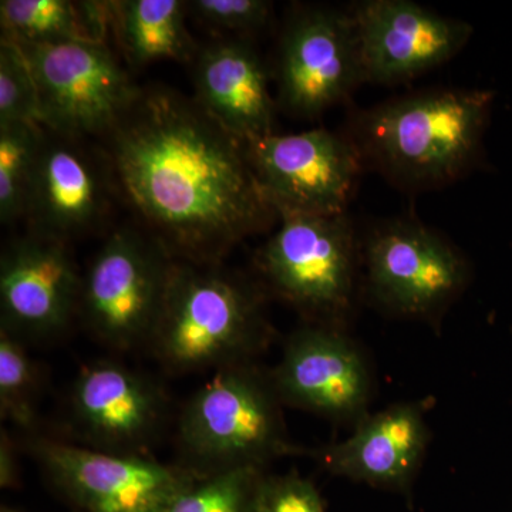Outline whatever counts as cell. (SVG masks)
I'll return each mask as SVG.
<instances>
[{"mask_svg": "<svg viewBox=\"0 0 512 512\" xmlns=\"http://www.w3.org/2000/svg\"><path fill=\"white\" fill-rule=\"evenodd\" d=\"M45 137V128L40 124H0V222L3 225L25 217L26 201Z\"/></svg>", "mask_w": 512, "mask_h": 512, "instance_id": "44dd1931", "label": "cell"}, {"mask_svg": "<svg viewBox=\"0 0 512 512\" xmlns=\"http://www.w3.org/2000/svg\"><path fill=\"white\" fill-rule=\"evenodd\" d=\"M254 512H326L315 484L298 471L285 476L265 474L256 494Z\"/></svg>", "mask_w": 512, "mask_h": 512, "instance_id": "d4e9b609", "label": "cell"}, {"mask_svg": "<svg viewBox=\"0 0 512 512\" xmlns=\"http://www.w3.org/2000/svg\"><path fill=\"white\" fill-rule=\"evenodd\" d=\"M363 79L352 13L309 9L289 22L278 60L279 100L301 117L319 116Z\"/></svg>", "mask_w": 512, "mask_h": 512, "instance_id": "8fae6325", "label": "cell"}, {"mask_svg": "<svg viewBox=\"0 0 512 512\" xmlns=\"http://www.w3.org/2000/svg\"><path fill=\"white\" fill-rule=\"evenodd\" d=\"M30 451L53 484L86 512H163L198 477L153 456H121L35 439Z\"/></svg>", "mask_w": 512, "mask_h": 512, "instance_id": "9c48e42d", "label": "cell"}, {"mask_svg": "<svg viewBox=\"0 0 512 512\" xmlns=\"http://www.w3.org/2000/svg\"><path fill=\"white\" fill-rule=\"evenodd\" d=\"M107 200V180L92 156L73 138L46 134L26 201L29 232L70 242L99 225Z\"/></svg>", "mask_w": 512, "mask_h": 512, "instance_id": "2e32d148", "label": "cell"}, {"mask_svg": "<svg viewBox=\"0 0 512 512\" xmlns=\"http://www.w3.org/2000/svg\"><path fill=\"white\" fill-rule=\"evenodd\" d=\"M42 372L26 342L0 329V416L25 431L35 430Z\"/></svg>", "mask_w": 512, "mask_h": 512, "instance_id": "7402d4cb", "label": "cell"}, {"mask_svg": "<svg viewBox=\"0 0 512 512\" xmlns=\"http://www.w3.org/2000/svg\"><path fill=\"white\" fill-rule=\"evenodd\" d=\"M493 99L487 90L448 89L386 101L357 119L353 143L393 183L440 187L474 165Z\"/></svg>", "mask_w": 512, "mask_h": 512, "instance_id": "3957f363", "label": "cell"}, {"mask_svg": "<svg viewBox=\"0 0 512 512\" xmlns=\"http://www.w3.org/2000/svg\"><path fill=\"white\" fill-rule=\"evenodd\" d=\"M19 484L18 446L8 431L2 429V433H0V487L3 490H10V488H18Z\"/></svg>", "mask_w": 512, "mask_h": 512, "instance_id": "4316f807", "label": "cell"}, {"mask_svg": "<svg viewBox=\"0 0 512 512\" xmlns=\"http://www.w3.org/2000/svg\"><path fill=\"white\" fill-rule=\"evenodd\" d=\"M370 295L404 318L439 315L468 281L464 256L439 232L412 220L384 222L363 251Z\"/></svg>", "mask_w": 512, "mask_h": 512, "instance_id": "ba28073f", "label": "cell"}, {"mask_svg": "<svg viewBox=\"0 0 512 512\" xmlns=\"http://www.w3.org/2000/svg\"><path fill=\"white\" fill-rule=\"evenodd\" d=\"M258 286L221 264L175 259L147 349L173 375L254 362L271 342Z\"/></svg>", "mask_w": 512, "mask_h": 512, "instance_id": "7a4b0ae2", "label": "cell"}, {"mask_svg": "<svg viewBox=\"0 0 512 512\" xmlns=\"http://www.w3.org/2000/svg\"><path fill=\"white\" fill-rule=\"evenodd\" d=\"M107 137L111 180L144 231L177 261L221 264L278 218L244 141L197 101L143 90Z\"/></svg>", "mask_w": 512, "mask_h": 512, "instance_id": "6da1fadb", "label": "cell"}, {"mask_svg": "<svg viewBox=\"0 0 512 512\" xmlns=\"http://www.w3.org/2000/svg\"><path fill=\"white\" fill-rule=\"evenodd\" d=\"M365 83L407 82L453 59L473 28L409 0H367L352 10Z\"/></svg>", "mask_w": 512, "mask_h": 512, "instance_id": "9a60e30c", "label": "cell"}, {"mask_svg": "<svg viewBox=\"0 0 512 512\" xmlns=\"http://www.w3.org/2000/svg\"><path fill=\"white\" fill-rule=\"evenodd\" d=\"M39 124L35 77L20 47L10 40L0 43V124Z\"/></svg>", "mask_w": 512, "mask_h": 512, "instance_id": "cb8c5ba5", "label": "cell"}, {"mask_svg": "<svg viewBox=\"0 0 512 512\" xmlns=\"http://www.w3.org/2000/svg\"><path fill=\"white\" fill-rule=\"evenodd\" d=\"M113 2L3 0L2 39L26 45L90 40L104 42L111 28Z\"/></svg>", "mask_w": 512, "mask_h": 512, "instance_id": "ffe728a7", "label": "cell"}, {"mask_svg": "<svg viewBox=\"0 0 512 512\" xmlns=\"http://www.w3.org/2000/svg\"><path fill=\"white\" fill-rule=\"evenodd\" d=\"M282 406L271 375L255 362L211 373L181 410L178 464L202 478L305 454L289 439Z\"/></svg>", "mask_w": 512, "mask_h": 512, "instance_id": "277c9868", "label": "cell"}, {"mask_svg": "<svg viewBox=\"0 0 512 512\" xmlns=\"http://www.w3.org/2000/svg\"><path fill=\"white\" fill-rule=\"evenodd\" d=\"M69 406L84 447L121 456H150L168 414L167 396L151 377L110 359L80 370Z\"/></svg>", "mask_w": 512, "mask_h": 512, "instance_id": "4fadbf2b", "label": "cell"}, {"mask_svg": "<svg viewBox=\"0 0 512 512\" xmlns=\"http://www.w3.org/2000/svg\"><path fill=\"white\" fill-rule=\"evenodd\" d=\"M0 512H23V511L15 510V508L2 507V510H0Z\"/></svg>", "mask_w": 512, "mask_h": 512, "instance_id": "83f0119b", "label": "cell"}, {"mask_svg": "<svg viewBox=\"0 0 512 512\" xmlns=\"http://www.w3.org/2000/svg\"><path fill=\"white\" fill-rule=\"evenodd\" d=\"M249 163L278 211L345 214L363 160L353 140L325 130L269 134L245 143Z\"/></svg>", "mask_w": 512, "mask_h": 512, "instance_id": "30bf717a", "label": "cell"}, {"mask_svg": "<svg viewBox=\"0 0 512 512\" xmlns=\"http://www.w3.org/2000/svg\"><path fill=\"white\" fill-rule=\"evenodd\" d=\"M265 474L259 468H239L197 478L163 512H254Z\"/></svg>", "mask_w": 512, "mask_h": 512, "instance_id": "603a6c76", "label": "cell"}, {"mask_svg": "<svg viewBox=\"0 0 512 512\" xmlns=\"http://www.w3.org/2000/svg\"><path fill=\"white\" fill-rule=\"evenodd\" d=\"M197 103L239 140L274 134L275 103L264 64L254 49L238 40H222L198 52L194 60Z\"/></svg>", "mask_w": 512, "mask_h": 512, "instance_id": "ac0fdd59", "label": "cell"}, {"mask_svg": "<svg viewBox=\"0 0 512 512\" xmlns=\"http://www.w3.org/2000/svg\"><path fill=\"white\" fill-rule=\"evenodd\" d=\"M278 218L281 225L256 255L259 272L309 323L340 328L352 308L359 256L348 214L278 211Z\"/></svg>", "mask_w": 512, "mask_h": 512, "instance_id": "5b68a950", "label": "cell"}, {"mask_svg": "<svg viewBox=\"0 0 512 512\" xmlns=\"http://www.w3.org/2000/svg\"><path fill=\"white\" fill-rule=\"evenodd\" d=\"M174 262L146 231H114L83 275L79 316L93 338L116 352L147 348Z\"/></svg>", "mask_w": 512, "mask_h": 512, "instance_id": "8992f818", "label": "cell"}, {"mask_svg": "<svg viewBox=\"0 0 512 512\" xmlns=\"http://www.w3.org/2000/svg\"><path fill=\"white\" fill-rule=\"evenodd\" d=\"M82 281L69 242L13 239L0 259V329L26 343L60 335L79 315Z\"/></svg>", "mask_w": 512, "mask_h": 512, "instance_id": "5bb4252c", "label": "cell"}, {"mask_svg": "<svg viewBox=\"0 0 512 512\" xmlns=\"http://www.w3.org/2000/svg\"><path fill=\"white\" fill-rule=\"evenodd\" d=\"M187 3L178 0L113 2L111 29L134 66L177 60L194 62L200 50L185 25Z\"/></svg>", "mask_w": 512, "mask_h": 512, "instance_id": "d6986e66", "label": "cell"}, {"mask_svg": "<svg viewBox=\"0 0 512 512\" xmlns=\"http://www.w3.org/2000/svg\"><path fill=\"white\" fill-rule=\"evenodd\" d=\"M429 443L423 407L396 404L367 414L352 436L332 446L312 450L311 456L333 476L372 487L404 491L412 484Z\"/></svg>", "mask_w": 512, "mask_h": 512, "instance_id": "e0dca14e", "label": "cell"}, {"mask_svg": "<svg viewBox=\"0 0 512 512\" xmlns=\"http://www.w3.org/2000/svg\"><path fill=\"white\" fill-rule=\"evenodd\" d=\"M269 375L284 406L355 426L369 414V367L339 326L308 322L295 330Z\"/></svg>", "mask_w": 512, "mask_h": 512, "instance_id": "7c38bea8", "label": "cell"}, {"mask_svg": "<svg viewBox=\"0 0 512 512\" xmlns=\"http://www.w3.org/2000/svg\"><path fill=\"white\" fill-rule=\"evenodd\" d=\"M16 45L35 77L39 124L57 136H107L143 93L104 42Z\"/></svg>", "mask_w": 512, "mask_h": 512, "instance_id": "52a82bcc", "label": "cell"}, {"mask_svg": "<svg viewBox=\"0 0 512 512\" xmlns=\"http://www.w3.org/2000/svg\"><path fill=\"white\" fill-rule=\"evenodd\" d=\"M187 6L205 25L244 33L264 28L272 12L265 0H195Z\"/></svg>", "mask_w": 512, "mask_h": 512, "instance_id": "484cf974", "label": "cell"}]
</instances>
